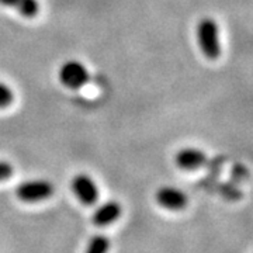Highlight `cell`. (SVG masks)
<instances>
[{
	"instance_id": "ba28073f",
	"label": "cell",
	"mask_w": 253,
	"mask_h": 253,
	"mask_svg": "<svg viewBox=\"0 0 253 253\" xmlns=\"http://www.w3.org/2000/svg\"><path fill=\"white\" fill-rule=\"evenodd\" d=\"M0 4L17 10L18 14L26 18H34L40 11L38 0H0Z\"/></svg>"
},
{
	"instance_id": "9c48e42d",
	"label": "cell",
	"mask_w": 253,
	"mask_h": 253,
	"mask_svg": "<svg viewBox=\"0 0 253 253\" xmlns=\"http://www.w3.org/2000/svg\"><path fill=\"white\" fill-rule=\"evenodd\" d=\"M110 248V241L107 236L96 235L87 244L84 253H107Z\"/></svg>"
},
{
	"instance_id": "6da1fadb",
	"label": "cell",
	"mask_w": 253,
	"mask_h": 253,
	"mask_svg": "<svg viewBox=\"0 0 253 253\" xmlns=\"http://www.w3.org/2000/svg\"><path fill=\"white\" fill-rule=\"evenodd\" d=\"M197 44L201 54L210 61H215L221 55V41H219V27L217 21L211 17H203L196 27Z\"/></svg>"
},
{
	"instance_id": "277c9868",
	"label": "cell",
	"mask_w": 253,
	"mask_h": 253,
	"mask_svg": "<svg viewBox=\"0 0 253 253\" xmlns=\"http://www.w3.org/2000/svg\"><path fill=\"white\" fill-rule=\"evenodd\" d=\"M72 190L75 196L84 206H93L99 199V190L90 176L81 173L72 180Z\"/></svg>"
},
{
	"instance_id": "8992f818",
	"label": "cell",
	"mask_w": 253,
	"mask_h": 253,
	"mask_svg": "<svg viewBox=\"0 0 253 253\" xmlns=\"http://www.w3.org/2000/svg\"><path fill=\"white\" fill-rule=\"evenodd\" d=\"M207 162V155L204 151L193 146H186L174 155V163L183 170H196Z\"/></svg>"
},
{
	"instance_id": "7a4b0ae2",
	"label": "cell",
	"mask_w": 253,
	"mask_h": 253,
	"mask_svg": "<svg viewBox=\"0 0 253 253\" xmlns=\"http://www.w3.org/2000/svg\"><path fill=\"white\" fill-rule=\"evenodd\" d=\"M59 82L65 87L78 90L83 87L89 82V71L87 68L79 61H66L61 65L58 72Z\"/></svg>"
},
{
	"instance_id": "5b68a950",
	"label": "cell",
	"mask_w": 253,
	"mask_h": 253,
	"mask_svg": "<svg viewBox=\"0 0 253 253\" xmlns=\"http://www.w3.org/2000/svg\"><path fill=\"white\" fill-rule=\"evenodd\" d=\"M155 199L161 207H163L165 210H170V211H180L189 203L186 193L181 191L180 189L172 187V186L161 187L156 191Z\"/></svg>"
},
{
	"instance_id": "30bf717a",
	"label": "cell",
	"mask_w": 253,
	"mask_h": 253,
	"mask_svg": "<svg viewBox=\"0 0 253 253\" xmlns=\"http://www.w3.org/2000/svg\"><path fill=\"white\" fill-rule=\"evenodd\" d=\"M14 101V93L4 82H0V110L7 109Z\"/></svg>"
},
{
	"instance_id": "52a82bcc",
	"label": "cell",
	"mask_w": 253,
	"mask_h": 253,
	"mask_svg": "<svg viewBox=\"0 0 253 253\" xmlns=\"http://www.w3.org/2000/svg\"><path fill=\"white\" fill-rule=\"evenodd\" d=\"M123 210L117 201H107L101 204L93 214V222L97 226H106L117 221Z\"/></svg>"
},
{
	"instance_id": "8fae6325",
	"label": "cell",
	"mask_w": 253,
	"mask_h": 253,
	"mask_svg": "<svg viewBox=\"0 0 253 253\" xmlns=\"http://www.w3.org/2000/svg\"><path fill=\"white\" fill-rule=\"evenodd\" d=\"M13 172H14V169H13V166L9 162L0 161V181L10 179L13 176Z\"/></svg>"
},
{
	"instance_id": "3957f363",
	"label": "cell",
	"mask_w": 253,
	"mask_h": 253,
	"mask_svg": "<svg viewBox=\"0 0 253 253\" xmlns=\"http://www.w3.org/2000/svg\"><path fill=\"white\" fill-rule=\"evenodd\" d=\"M18 200L24 203H38L49 199L54 194V184L44 179H34L18 184L16 190Z\"/></svg>"
}]
</instances>
